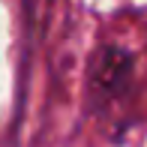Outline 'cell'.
Segmentation results:
<instances>
[{
  "label": "cell",
  "mask_w": 147,
  "mask_h": 147,
  "mask_svg": "<svg viewBox=\"0 0 147 147\" xmlns=\"http://www.w3.org/2000/svg\"><path fill=\"white\" fill-rule=\"evenodd\" d=\"M132 78V57L123 48H105L90 72V99L93 105H108L123 96Z\"/></svg>",
  "instance_id": "cell-1"
}]
</instances>
